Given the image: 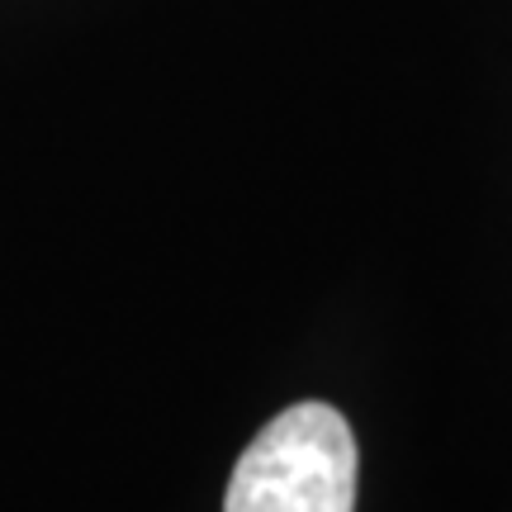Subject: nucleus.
<instances>
[{"mask_svg":"<svg viewBox=\"0 0 512 512\" xmlns=\"http://www.w3.org/2000/svg\"><path fill=\"white\" fill-rule=\"evenodd\" d=\"M356 437L332 403H294L233 465L223 512H356Z\"/></svg>","mask_w":512,"mask_h":512,"instance_id":"nucleus-1","label":"nucleus"}]
</instances>
